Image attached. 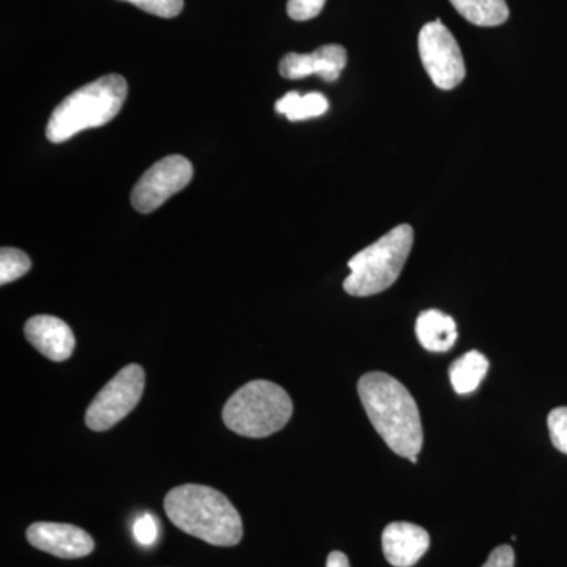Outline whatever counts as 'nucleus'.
<instances>
[{
	"mask_svg": "<svg viewBox=\"0 0 567 567\" xmlns=\"http://www.w3.org/2000/svg\"><path fill=\"white\" fill-rule=\"evenodd\" d=\"M358 394L369 421L398 456L413 464L423 447L420 410L410 391L394 377L369 372L358 382Z\"/></svg>",
	"mask_w": 567,
	"mask_h": 567,
	"instance_id": "f257e3e1",
	"label": "nucleus"
},
{
	"mask_svg": "<svg viewBox=\"0 0 567 567\" xmlns=\"http://www.w3.org/2000/svg\"><path fill=\"white\" fill-rule=\"evenodd\" d=\"M175 527L216 547H234L244 537V522L230 499L216 488L185 484L164 498Z\"/></svg>",
	"mask_w": 567,
	"mask_h": 567,
	"instance_id": "f03ea898",
	"label": "nucleus"
},
{
	"mask_svg": "<svg viewBox=\"0 0 567 567\" xmlns=\"http://www.w3.org/2000/svg\"><path fill=\"white\" fill-rule=\"evenodd\" d=\"M126 95L128 84L121 74H106L78 89L52 112L48 140L61 144L84 130L106 125L121 112Z\"/></svg>",
	"mask_w": 567,
	"mask_h": 567,
	"instance_id": "7ed1b4c3",
	"label": "nucleus"
},
{
	"mask_svg": "<svg viewBox=\"0 0 567 567\" xmlns=\"http://www.w3.org/2000/svg\"><path fill=\"white\" fill-rule=\"evenodd\" d=\"M292 413V399L284 388L268 380H254L230 395L223 421L235 434L265 439L281 431Z\"/></svg>",
	"mask_w": 567,
	"mask_h": 567,
	"instance_id": "20e7f679",
	"label": "nucleus"
},
{
	"mask_svg": "<svg viewBox=\"0 0 567 567\" xmlns=\"http://www.w3.org/2000/svg\"><path fill=\"white\" fill-rule=\"evenodd\" d=\"M412 246V226H395L375 244L350 259L352 274L344 281L346 292L352 297H372L390 289L404 270Z\"/></svg>",
	"mask_w": 567,
	"mask_h": 567,
	"instance_id": "39448f33",
	"label": "nucleus"
},
{
	"mask_svg": "<svg viewBox=\"0 0 567 567\" xmlns=\"http://www.w3.org/2000/svg\"><path fill=\"white\" fill-rule=\"evenodd\" d=\"M145 388V372L140 364H128L93 399L85 412V424L93 432H106L125 420L140 404Z\"/></svg>",
	"mask_w": 567,
	"mask_h": 567,
	"instance_id": "423d86ee",
	"label": "nucleus"
},
{
	"mask_svg": "<svg viewBox=\"0 0 567 567\" xmlns=\"http://www.w3.org/2000/svg\"><path fill=\"white\" fill-rule=\"evenodd\" d=\"M421 62L429 78L442 91H453L465 80V62L450 29L436 20L425 24L417 39Z\"/></svg>",
	"mask_w": 567,
	"mask_h": 567,
	"instance_id": "0eeeda50",
	"label": "nucleus"
},
{
	"mask_svg": "<svg viewBox=\"0 0 567 567\" xmlns=\"http://www.w3.org/2000/svg\"><path fill=\"white\" fill-rule=\"evenodd\" d=\"M193 164L182 155H171L153 164L132 193V204L137 212L148 215L162 207L169 197L181 193L193 181Z\"/></svg>",
	"mask_w": 567,
	"mask_h": 567,
	"instance_id": "6e6552de",
	"label": "nucleus"
},
{
	"mask_svg": "<svg viewBox=\"0 0 567 567\" xmlns=\"http://www.w3.org/2000/svg\"><path fill=\"white\" fill-rule=\"evenodd\" d=\"M32 547L62 559L87 557L95 550V540L85 529L70 524L37 522L28 528Z\"/></svg>",
	"mask_w": 567,
	"mask_h": 567,
	"instance_id": "1a4fd4ad",
	"label": "nucleus"
},
{
	"mask_svg": "<svg viewBox=\"0 0 567 567\" xmlns=\"http://www.w3.org/2000/svg\"><path fill=\"white\" fill-rule=\"evenodd\" d=\"M347 65V51L341 44H324L311 54L289 52L279 63V73L286 80H303L317 74L324 82H334Z\"/></svg>",
	"mask_w": 567,
	"mask_h": 567,
	"instance_id": "9d476101",
	"label": "nucleus"
},
{
	"mask_svg": "<svg viewBox=\"0 0 567 567\" xmlns=\"http://www.w3.org/2000/svg\"><path fill=\"white\" fill-rule=\"evenodd\" d=\"M25 339L48 360L62 363L73 354L76 339L69 324L54 316H35L25 322Z\"/></svg>",
	"mask_w": 567,
	"mask_h": 567,
	"instance_id": "9b49d317",
	"label": "nucleus"
},
{
	"mask_svg": "<svg viewBox=\"0 0 567 567\" xmlns=\"http://www.w3.org/2000/svg\"><path fill=\"white\" fill-rule=\"evenodd\" d=\"M429 546H431L429 533L415 524L394 522L383 529V555L391 566H415L424 557Z\"/></svg>",
	"mask_w": 567,
	"mask_h": 567,
	"instance_id": "f8f14e48",
	"label": "nucleus"
},
{
	"mask_svg": "<svg viewBox=\"0 0 567 567\" xmlns=\"http://www.w3.org/2000/svg\"><path fill=\"white\" fill-rule=\"evenodd\" d=\"M415 330L417 341L429 352H447L457 341V327L453 317L436 309L421 312Z\"/></svg>",
	"mask_w": 567,
	"mask_h": 567,
	"instance_id": "ddd939ff",
	"label": "nucleus"
},
{
	"mask_svg": "<svg viewBox=\"0 0 567 567\" xmlns=\"http://www.w3.org/2000/svg\"><path fill=\"white\" fill-rule=\"evenodd\" d=\"M488 372V360L477 350L466 352L450 368L451 385L457 394H470L477 390Z\"/></svg>",
	"mask_w": 567,
	"mask_h": 567,
	"instance_id": "4468645a",
	"label": "nucleus"
},
{
	"mask_svg": "<svg viewBox=\"0 0 567 567\" xmlns=\"http://www.w3.org/2000/svg\"><path fill=\"white\" fill-rule=\"evenodd\" d=\"M454 9L472 24L496 28L509 18L506 0H450Z\"/></svg>",
	"mask_w": 567,
	"mask_h": 567,
	"instance_id": "2eb2a0df",
	"label": "nucleus"
},
{
	"mask_svg": "<svg viewBox=\"0 0 567 567\" xmlns=\"http://www.w3.org/2000/svg\"><path fill=\"white\" fill-rule=\"evenodd\" d=\"M328 100L322 93H308L301 96L298 92H289L276 103V111L286 115L290 122L308 121V118L319 117L328 111Z\"/></svg>",
	"mask_w": 567,
	"mask_h": 567,
	"instance_id": "dca6fc26",
	"label": "nucleus"
},
{
	"mask_svg": "<svg viewBox=\"0 0 567 567\" xmlns=\"http://www.w3.org/2000/svg\"><path fill=\"white\" fill-rule=\"evenodd\" d=\"M32 268L31 259L21 249L2 248L0 251V284L6 286L22 278Z\"/></svg>",
	"mask_w": 567,
	"mask_h": 567,
	"instance_id": "f3484780",
	"label": "nucleus"
},
{
	"mask_svg": "<svg viewBox=\"0 0 567 567\" xmlns=\"http://www.w3.org/2000/svg\"><path fill=\"white\" fill-rule=\"evenodd\" d=\"M547 424L551 443L563 454H567V406L551 410L548 413Z\"/></svg>",
	"mask_w": 567,
	"mask_h": 567,
	"instance_id": "a211bd4d",
	"label": "nucleus"
},
{
	"mask_svg": "<svg viewBox=\"0 0 567 567\" xmlns=\"http://www.w3.org/2000/svg\"><path fill=\"white\" fill-rule=\"evenodd\" d=\"M133 6L155 17L175 18L182 13L185 2L183 0H134Z\"/></svg>",
	"mask_w": 567,
	"mask_h": 567,
	"instance_id": "6ab92c4d",
	"label": "nucleus"
},
{
	"mask_svg": "<svg viewBox=\"0 0 567 567\" xmlns=\"http://www.w3.org/2000/svg\"><path fill=\"white\" fill-rule=\"evenodd\" d=\"M159 524L152 514L137 517L133 525V536L141 546H153L158 539Z\"/></svg>",
	"mask_w": 567,
	"mask_h": 567,
	"instance_id": "aec40b11",
	"label": "nucleus"
},
{
	"mask_svg": "<svg viewBox=\"0 0 567 567\" xmlns=\"http://www.w3.org/2000/svg\"><path fill=\"white\" fill-rule=\"evenodd\" d=\"M327 0H289L287 2V14L293 21H309L319 17Z\"/></svg>",
	"mask_w": 567,
	"mask_h": 567,
	"instance_id": "412c9836",
	"label": "nucleus"
},
{
	"mask_svg": "<svg viewBox=\"0 0 567 567\" xmlns=\"http://www.w3.org/2000/svg\"><path fill=\"white\" fill-rule=\"evenodd\" d=\"M516 563V555H514L513 547L498 546L494 548L488 555L487 561L481 567H514Z\"/></svg>",
	"mask_w": 567,
	"mask_h": 567,
	"instance_id": "4be33fe9",
	"label": "nucleus"
},
{
	"mask_svg": "<svg viewBox=\"0 0 567 567\" xmlns=\"http://www.w3.org/2000/svg\"><path fill=\"white\" fill-rule=\"evenodd\" d=\"M327 567H350V561L342 551H331L328 555Z\"/></svg>",
	"mask_w": 567,
	"mask_h": 567,
	"instance_id": "5701e85b",
	"label": "nucleus"
},
{
	"mask_svg": "<svg viewBox=\"0 0 567 567\" xmlns=\"http://www.w3.org/2000/svg\"><path fill=\"white\" fill-rule=\"evenodd\" d=\"M122 2H130V3H134V0H122Z\"/></svg>",
	"mask_w": 567,
	"mask_h": 567,
	"instance_id": "b1692460",
	"label": "nucleus"
}]
</instances>
